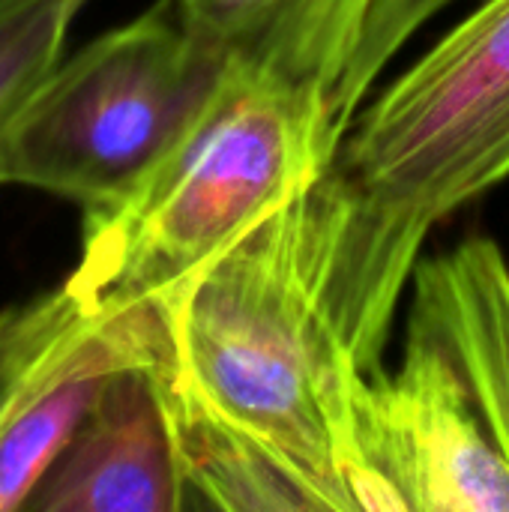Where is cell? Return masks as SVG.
<instances>
[{"mask_svg":"<svg viewBox=\"0 0 509 512\" xmlns=\"http://www.w3.org/2000/svg\"><path fill=\"white\" fill-rule=\"evenodd\" d=\"M429 231L333 162L159 300L177 375L276 450L324 510H381L363 399Z\"/></svg>","mask_w":509,"mask_h":512,"instance_id":"1","label":"cell"},{"mask_svg":"<svg viewBox=\"0 0 509 512\" xmlns=\"http://www.w3.org/2000/svg\"><path fill=\"white\" fill-rule=\"evenodd\" d=\"M342 141L321 102L228 60L177 147L126 198L84 213L66 285L93 309L162 300L309 189Z\"/></svg>","mask_w":509,"mask_h":512,"instance_id":"2","label":"cell"},{"mask_svg":"<svg viewBox=\"0 0 509 512\" xmlns=\"http://www.w3.org/2000/svg\"><path fill=\"white\" fill-rule=\"evenodd\" d=\"M225 69L228 54L156 0L51 69L0 144V186L84 213L117 204L177 147Z\"/></svg>","mask_w":509,"mask_h":512,"instance_id":"3","label":"cell"},{"mask_svg":"<svg viewBox=\"0 0 509 512\" xmlns=\"http://www.w3.org/2000/svg\"><path fill=\"white\" fill-rule=\"evenodd\" d=\"M336 165L432 228L509 177V0H486L351 123Z\"/></svg>","mask_w":509,"mask_h":512,"instance_id":"4","label":"cell"},{"mask_svg":"<svg viewBox=\"0 0 509 512\" xmlns=\"http://www.w3.org/2000/svg\"><path fill=\"white\" fill-rule=\"evenodd\" d=\"M363 456L381 510L509 512L507 459L450 354L417 327L366 390Z\"/></svg>","mask_w":509,"mask_h":512,"instance_id":"5","label":"cell"},{"mask_svg":"<svg viewBox=\"0 0 509 512\" xmlns=\"http://www.w3.org/2000/svg\"><path fill=\"white\" fill-rule=\"evenodd\" d=\"M231 63L321 102L348 135L399 51L393 0H174Z\"/></svg>","mask_w":509,"mask_h":512,"instance_id":"6","label":"cell"},{"mask_svg":"<svg viewBox=\"0 0 509 512\" xmlns=\"http://www.w3.org/2000/svg\"><path fill=\"white\" fill-rule=\"evenodd\" d=\"M186 495L153 363H138L105 384L24 510L177 512L189 507Z\"/></svg>","mask_w":509,"mask_h":512,"instance_id":"7","label":"cell"},{"mask_svg":"<svg viewBox=\"0 0 509 512\" xmlns=\"http://www.w3.org/2000/svg\"><path fill=\"white\" fill-rule=\"evenodd\" d=\"M411 327L429 333L459 369L509 465V264L489 237L417 261Z\"/></svg>","mask_w":509,"mask_h":512,"instance_id":"8","label":"cell"},{"mask_svg":"<svg viewBox=\"0 0 509 512\" xmlns=\"http://www.w3.org/2000/svg\"><path fill=\"white\" fill-rule=\"evenodd\" d=\"M186 492L228 512L324 510L309 483L267 444L207 405L174 369L171 342L153 363Z\"/></svg>","mask_w":509,"mask_h":512,"instance_id":"9","label":"cell"},{"mask_svg":"<svg viewBox=\"0 0 509 512\" xmlns=\"http://www.w3.org/2000/svg\"><path fill=\"white\" fill-rule=\"evenodd\" d=\"M96 309L66 282L0 312V441L51 381Z\"/></svg>","mask_w":509,"mask_h":512,"instance_id":"10","label":"cell"},{"mask_svg":"<svg viewBox=\"0 0 509 512\" xmlns=\"http://www.w3.org/2000/svg\"><path fill=\"white\" fill-rule=\"evenodd\" d=\"M90 0H0V144L63 60L69 30Z\"/></svg>","mask_w":509,"mask_h":512,"instance_id":"11","label":"cell"}]
</instances>
